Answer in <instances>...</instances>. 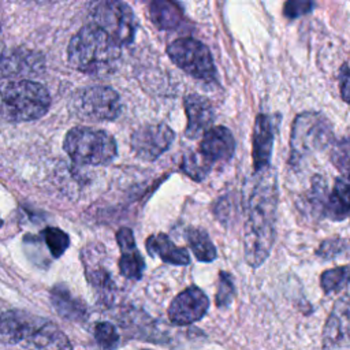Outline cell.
<instances>
[{
  "label": "cell",
  "mask_w": 350,
  "mask_h": 350,
  "mask_svg": "<svg viewBox=\"0 0 350 350\" xmlns=\"http://www.w3.org/2000/svg\"><path fill=\"white\" fill-rule=\"evenodd\" d=\"M243 252L250 267H260L275 243L278 208L276 175L271 167L256 171L245 187Z\"/></svg>",
  "instance_id": "6da1fadb"
},
{
  "label": "cell",
  "mask_w": 350,
  "mask_h": 350,
  "mask_svg": "<svg viewBox=\"0 0 350 350\" xmlns=\"http://www.w3.org/2000/svg\"><path fill=\"white\" fill-rule=\"evenodd\" d=\"M0 340L36 350H72L70 339L55 323L25 310L0 314Z\"/></svg>",
  "instance_id": "7a4b0ae2"
},
{
  "label": "cell",
  "mask_w": 350,
  "mask_h": 350,
  "mask_svg": "<svg viewBox=\"0 0 350 350\" xmlns=\"http://www.w3.org/2000/svg\"><path fill=\"white\" fill-rule=\"evenodd\" d=\"M67 59L75 70L104 75L112 72L120 59V46L93 23L82 26L70 40Z\"/></svg>",
  "instance_id": "3957f363"
},
{
  "label": "cell",
  "mask_w": 350,
  "mask_h": 350,
  "mask_svg": "<svg viewBox=\"0 0 350 350\" xmlns=\"http://www.w3.org/2000/svg\"><path fill=\"white\" fill-rule=\"evenodd\" d=\"M51 105L48 90L30 79L0 82V116L10 122H30L44 116Z\"/></svg>",
  "instance_id": "277c9868"
},
{
  "label": "cell",
  "mask_w": 350,
  "mask_h": 350,
  "mask_svg": "<svg viewBox=\"0 0 350 350\" xmlns=\"http://www.w3.org/2000/svg\"><path fill=\"white\" fill-rule=\"evenodd\" d=\"M63 149L81 165H105L118 153L116 141L111 134L86 126L72 127L64 137Z\"/></svg>",
  "instance_id": "5b68a950"
},
{
  "label": "cell",
  "mask_w": 350,
  "mask_h": 350,
  "mask_svg": "<svg viewBox=\"0 0 350 350\" xmlns=\"http://www.w3.org/2000/svg\"><path fill=\"white\" fill-rule=\"evenodd\" d=\"M332 138V129L325 116L314 111L299 113L293 122L290 161L297 164L306 156L325 149Z\"/></svg>",
  "instance_id": "8992f818"
},
{
  "label": "cell",
  "mask_w": 350,
  "mask_h": 350,
  "mask_svg": "<svg viewBox=\"0 0 350 350\" xmlns=\"http://www.w3.org/2000/svg\"><path fill=\"white\" fill-rule=\"evenodd\" d=\"M90 18V23L101 29L119 46L133 42L138 23L129 4L118 0L92 3Z\"/></svg>",
  "instance_id": "52a82bcc"
},
{
  "label": "cell",
  "mask_w": 350,
  "mask_h": 350,
  "mask_svg": "<svg viewBox=\"0 0 350 350\" xmlns=\"http://www.w3.org/2000/svg\"><path fill=\"white\" fill-rule=\"evenodd\" d=\"M71 112L88 122L115 120L122 111L120 97L109 86H90L77 90L70 101Z\"/></svg>",
  "instance_id": "ba28073f"
},
{
  "label": "cell",
  "mask_w": 350,
  "mask_h": 350,
  "mask_svg": "<svg viewBox=\"0 0 350 350\" xmlns=\"http://www.w3.org/2000/svg\"><path fill=\"white\" fill-rule=\"evenodd\" d=\"M172 63L193 78L211 82L216 78V67L205 44L193 37H180L167 46Z\"/></svg>",
  "instance_id": "9c48e42d"
},
{
  "label": "cell",
  "mask_w": 350,
  "mask_h": 350,
  "mask_svg": "<svg viewBox=\"0 0 350 350\" xmlns=\"http://www.w3.org/2000/svg\"><path fill=\"white\" fill-rule=\"evenodd\" d=\"M175 134L165 123H148L131 134V150L144 161H154L170 149Z\"/></svg>",
  "instance_id": "30bf717a"
},
{
  "label": "cell",
  "mask_w": 350,
  "mask_h": 350,
  "mask_svg": "<svg viewBox=\"0 0 350 350\" xmlns=\"http://www.w3.org/2000/svg\"><path fill=\"white\" fill-rule=\"evenodd\" d=\"M209 309L208 295L197 286L180 291L168 306V319L176 325H187L201 320Z\"/></svg>",
  "instance_id": "8fae6325"
},
{
  "label": "cell",
  "mask_w": 350,
  "mask_h": 350,
  "mask_svg": "<svg viewBox=\"0 0 350 350\" xmlns=\"http://www.w3.org/2000/svg\"><path fill=\"white\" fill-rule=\"evenodd\" d=\"M323 350H349V295L334 305L323 331Z\"/></svg>",
  "instance_id": "7c38bea8"
},
{
  "label": "cell",
  "mask_w": 350,
  "mask_h": 350,
  "mask_svg": "<svg viewBox=\"0 0 350 350\" xmlns=\"http://www.w3.org/2000/svg\"><path fill=\"white\" fill-rule=\"evenodd\" d=\"M235 152L232 133L224 126L211 127L201 139L198 153L213 167L215 163H227Z\"/></svg>",
  "instance_id": "4fadbf2b"
},
{
  "label": "cell",
  "mask_w": 350,
  "mask_h": 350,
  "mask_svg": "<svg viewBox=\"0 0 350 350\" xmlns=\"http://www.w3.org/2000/svg\"><path fill=\"white\" fill-rule=\"evenodd\" d=\"M275 138V124L272 116L267 113H258L254 120L253 129V146H252V157L254 171H261L269 167L272 148Z\"/></svg>",
  "instance_id": "5bb4252c"
},
{
  "label": "cell",
  "mask_w": 350,
  "mask_h": 350,
  "mask_svg": "<svg viewBox=\"0 0 350 350\" xmlns=\"http://www.w3.org/2000/svg\"><path fill=\"white\" fill-rule=\"evenodd\" d=\"M185 112L187 116V126L185 134L187 138H197L204 135L213 124L215 113L208 98L191 93L183 100Z\"/></svg>",
  "instance_id": "9a60e30c"
},
{
  "label": "cell",
  "mask_w": 350,
  "mask_h": 350,
  "mask_svg": "<svg viewBox=\"0 0 350 350\" xmlns=\"http://www.w3.org/2000/svg\"><path fill=\"white\" fill-rule=\"evenodd\" d=\"M116 242L122 252L119 258V271L122 276L130 280H139L145 269V262L137 249L133 231L127 227L119 228L116 232Z\"/></svg>",
  "instance_id": "2e32d148"
},
{
  "label": "cell",
  "mask_w": 350,
  "mask_h": 350,
  "mask_svg": "<svg viewBox=\"0 0 350 350\" xmlns=\"http://www.w3.org/2000/svg\"><path fill=\"white\" fill-rule=\"evenodd\" d=\"M51 302L60 317L74 323H82L88 319V308L85 302L75 295L64 284H56L51 290Z\"/></svg>",
  "instance_id": "e0dca14e"
},
{
  "label": "cell",
  "mask_w": 350,
  "mask_h": 350,
  "mask_svg": "<svg viewBox=\"0 0 350 350\" xmlns=\"http://www.w3.org/2000/svg\"><path fill=\"white\" fill-rule=\"evenodd\" d=\"M149 256H157L164 262L172 265H187L190 262L189 252L185 247L176 246L164 232L152 234L145 242Z\"/></svg>",
  "instance_id": "ac0fdd59"
},
{
  "label": "cell",
  "mask_w": 350,
  "mask_h": 350,
  "mask_svg": "<svg viewBox=\"0 0 350 350\" xmlns=\"http://www.w3.org/2000/svg\"><path fill=\"white\" fill-rule=\"evenodd\" d=\"M149 16L152 23L161 29H175L182 23L183 11L178 3L168 0H154L149 4Z\"/></svg>",
  "instance_id": "d6986e66"
},
{
  "label": "cell",
  "mask_w": 350,
  "mask_h": 350,
  "mask_svg": "<svg viewBox=\"0 0 350 350\" xmlns=\"http://www.w3.org/2000/svg\"><path fill=\"white\" fill-rule=\"evenodd\" d=\"M349 180L340 176L335 180V186L327 196L324 212L331 220H345L349 216Z\"/></svg>",
  "instance_id": "ffe728a7"
},
{
  "label": "cell",
  "mask_w": 350,
  "mask_h": 350,
  "mask_svg": "<svg viewBox=\"0 0 350 350\" xmlns=\"http://www.w3.org/2000/svg\"><path fill=\"white\" fill-rule=\"evenodd\" d=\"M85 272H86V280L93 287L98 299L109 305L115 297V283L109 272L101 265H96V267L85 265Z\"/></svg>",
  "instance_id": "44dd1931"
},
{
  "label": "cell",
  "mask_w": 350,
  "mask_h": 350,
  "mask_svg": "<svg viewBox=\"0 0 350 350\" xmlns=\"http://www.w3.org/2000/svg\"><path fill=\"white\" fill-rule=\"evenodd\" d=\"M185 237L197 257V260L202 262H211L216 258V247L212 243L208 232L201 227H187L185 231Z\"/></svg>",
  "instance_id": "7402d4cb"
},
{
  "label": "cell",
  "mask_w": 350,
  "mask_h": 350,
  "mask_svg": "<svg viewBox=\"0 0 350 350\" xmlns=\"http://www.w3.org/2000/svg\"><path fill=\"white\" fill-rule=\"evenodd\" d=\"M180 168L189 178L200 182L211 172L212 165L198 153V150H189L182 157Z\"/></svg>",
  "instance_id": "603a6c76"
},
{
  "label": "cell",
  "mask_w": 350,
  "mask_h": 350,
  "mask_svg": "<svg viewBox=\"0 0 350 350\" xmlns=\"http://www.w3.org/2000/svg\"><path fill=\"white\" fill-rule=\"evenodd\" d=\"M94 340L103 350H116L120 346V336L116 327L109 321H100L94 325Z\"/></svg>",
  "instance_id": "cb8c5ba5"
},
{
  "label": "cell",
  "mask_w": 350,
  "mask_h": 350,
  "mask_svg": "<svg viewBox=\"0 0 350 350\" xmlns=\"http://www.w3.org/2000/svg\"><path fill=\"white\" fill-rule=\"evenodd\" d=\"M347 278H349V268L347 265L343 267H336L332 269H328L323 272L320 278V284L321 288L325 294L334 293L340 290L347 284Z\"/></svg>",
  "instance_id": "d4e9b609"
},
{
  "label": "cell",
  "mask_w": 350,
  "mask_h": 350,
  "mask_svg": "<svg viewBox=\"0 0 350 350\" xmlns=\"http://www.w3.org/2000/svg\"><path fill=\"white\" fill-rule=\"evenodd\" d=\"M42 237H44V241L51 252V254L57 258L60 257L68 247L70 245V238L68 235L57 228V227H48L42 231Z\"/></svg>",
  "instance_id": "484cf974"
},
{
  "label": "cell",
  "mask_w": 350,
  "mask_h": 350,
  "mask_svg": "<svg viewBox=\"0 0 350 350\" xmlns=\"http://www.w3.org/2000/svg\"><path fill=\"white\" fill-rule=\"evenodd\" d=\"M235 295V286L232 276L228 272L221 271L219 273V284H217V291H216V306L220 309H226L230 306Z\"/></svg>",
  "instance_id": "4316f807"
},
{
  "label": "cell",
  "mask_w": 350,
  "mask_h": 350,
  "mask_svg": "<svg viewBox=\"0 0 350 350\" xmlns=\"http://www.w3.org/2000/svg\"><path fill=\"white\" fill-rule=\"evenodd\" d=\"M346 249H347L346 239L329 238V239H325L320 245V247L317 249L316 254L327 260V258H334V257L339 256L342 252H346Z\"/></svg>",
  "instance_id": "83f0119b"
},
{
  "label": "cell",
  "mask_w": 350,
  "mask_h": 350,
  "mask_svg": "<svg viewBox=\"0 0 350 350\" xmlns=\"http://www.w3.org/2000/svg\"><path fill=\"white\" fill-rule=\"evenodd\" d=\"M332 161L334 164L343 172L342 176L347 178V168H349V142L347 139H342L335 149L332 150Z\"/></svg>",
  "instance_id": "f1b7e54d"
},
{
  "label": "cell",
  "mask_w": 350,
  "mask_h": 350,
  "mask_svg": "<svg viewBox=\"0 0 350 350\" xmlns=\"http://www.w3.org/2000/svg\"><path fill=\"white\" fill-rule=\"evenodd\" d=\"M314 7L313 1H304V0H293V1H287L283 7V14L293 19V18H298L304 14H308L312 11V8Z\"/></svg>",
  "instance_id": "f546056e"
},
{
  "label": "cell",
  "mask_w": 350,
  "mask_h": 350,
  "mask_svg": "<svg viewBox=\"0 0 350 350\" xmlns=\"http://www.w3.org/2000/svg\"><path fill=\"white\" fill-rule=\"evenodd\" d=\"M339 88L345 101H349V66L347 62L343 63L339 72Z\"/></svg>",
  "instance_id": "4dcf8cb0"
},
{
  "label": "cell",
  "mask_w": 350,
  "mask_h": 350,
  "mask_svg": "<svg viewBox=\"0 0 350 350\" xmlns=\"http://www.w3.org/2000/svg\"><path fill=\"white\" fill-rule=\"evenodd\" d=\"M3 226V220H1V217H0V227Z\"/></svg>",
  "instance_id": "1f68e13d"
},
{
  "label": "cell",
  "mask_w": 350,
  "mask_h": 350,
  "mask_svg": "<svg viewBox=\"0 0 350 350\" xmlns=\"http://www.w3.org/2000/svg\"><path fill=\"white\" fill-rule=\"evenodd\" d=\"M142 350H149V349H142Z\"/></svg>",
  "instance_id": "d6a6232c"
}]
</instances>
